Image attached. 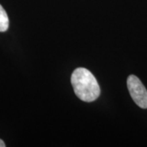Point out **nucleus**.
<instances>
[{
	"label": "nucleus",
	"mask_w": 147,
	"mask_h": 147,
	"mask_svg": "<svg viewBox=\"0 0 147 147\" xmlns=\"http://www.w3.org/2000/svg\"><path fill=\"white\" fill-rule=\"evenodd\" d=\"M9 26L8 16L4 8L0 5V32H5Z\"/></svg>",
	"instance_id": "obj_3"
},
{
	"label": "nucleus",
	"mask_w": 147,
	"mask_h": 147,
	"mask_svg": "<svg viewBox=\"0 0 147 147\" xmlns=\"http://www.w3.org/2000/svg\"><path fill=\"white\" fill-rule=\"evenodd\" d=\"M6 145L5 143H4V142L3 141V140H1L0 139V147H5Z\"/></svg>",
	"instance_id": "obj_4"
},
{
	"label": "nucleus",
	"mask_w": 147,
	"mask_h": 147,
	"mask_svg": "<svg viewBox=\"0 0 147 147\" xmlns=\"http://www.w3.org/2000/svg\"><path fill=\"white\" fill-rule=\"evenodd\" d=\"M127 86L134 102L142 109H147V90L141 80L135 75H130Z\"/></svg>",
	"instance_id": "obj_2"
},
{
	"label": "nucleus",
	"mask_w": 147,
	"mask_h": 147,
	"mask_svg": "<svg viewBox=\"0 0 147 147\" xmlns=\"http://www.w3.org/2000/svg\"><path fill=\"white\" fill-rule=\"evenodd\" d=\"M71 84L75 95L83 101L92 102L100 96L99 84L94 75L87 69L80 67L74 69L71 75Z\"/></svg>",
	"instance_id": "obj_1"
}]
</instances>
